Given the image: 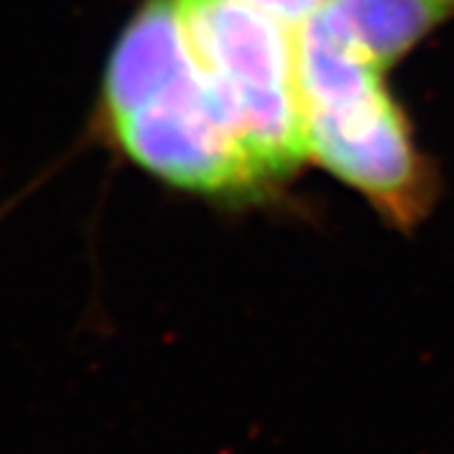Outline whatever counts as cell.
<instances>
[{"label":"cell","mask_w":454,"mask_h":454,"mask_svg":"<svg viewBox=\"0 0 454 454\" xmlns=\"http://www.w3.org/2000/svg\"><path fill=\"white\" fill-rule=\"evenodd\" d=\"M91 139L172 190L232 200L268 187L197 64L175 0H142L98 82Z\"/></svg>","instance_id":"6da1fadb"},{"label":"cell","mask_w":454,"mask_h":454,"mask_svg":"<svg viewBox=\"0 0 454 454\" xmlns=\"http://www.w3.org/2000/svg\"><path fill=\"white\" fill-rule=\"evenodd\" d=\"M298 86L309 160L354 187L394 225L419 223L434 202V172L384 82L321 16L298 28Z\"/></svg>","instance_id":"7a4b0ae2"},{"label":"cell","mask_w":454,"mask_h":454,"mask_svg":"<svg viewBox=\"0 0 454 454\" xmlns=\"http://www.w3.org/2000/svg\"><path fill=\"white\" fill-rule=\"evenodd\" d=\"M197 64L223 98L265 184L309 160L298 31L245 0H175Z\"/></svg>","instance_id":"3957f363"},{"label":"cell","mask_w":454,"mask_h":454,"mask_svg":"<svg viewBox=\"0 0 454 454\" xmlns=\"http://www.w3.org/2000/svg\"><path fill=\"white\" fill-rule=\"evenodd\" d=\"M321 16L358 53L389 68L454 18V0H328Z\"/></svg>","instance_id":"277c9868"},{"label":"cell","mask_w":454,"mask_h":454,"mask_svg":"<svg viewBox=\"0 0 454 454\" xmlns=\"http://www.w3.org/2000/svg\"><path fill=\"white\" fill-rule=\"evenodd\" d=\"M245 3L255 5L268 16L278 18L280 23L298 31L306 20H310L324 8L328 0H245Z\"/></svg>","instance_id":"5b68a950"}]
</instances>
